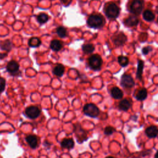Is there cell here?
Wrapping results in <instances>:
<instances>
[{
  "instance_id": "6da1fadb",
  "label": "cell",
  "mask_w": 158,
  "mask_h": 158,
  "mask_svg": "<svg viewBox=\"0 0 158 158\" xmlns=\"http://www.w3.org/2000/svg\"><path fill=\"white\" fill-rule=\"evenodd\" d=\"M105 24V19L100 14L91 15L87 20V25L88 27L98 29L102 28Z\"/></svg>"
},
{
  "instance_id": "7a4b0ae2",
  "label": "cell",
  "mask_w": 158,
  "mask_h": 158,
  "mask_svg": "<svg viewBox=\"0 0 158 158\" xmlns=\"http://www.w3.org/2000/svg\"><path fill=\"white\" fill-rule=\"evenodd\" d=\"M104 12L109 19H116L119 15L120 9L114 3L109 2L105 5Z\"/></svg>"
},
{
  "instance_id": "3957f363",
  "label": "cell",
  "mask_w": 158,
  "mask_h": 158,
  "mask_svg": "<svg viewBox=\"0 0 158 158\" xmlns=\"http://www.w3.org/2000/svg\"><path fill=\"white\" fill-rule=\"evenodd\" d=\"M143 6V0H131L129 5V11L132 14L137 16L142 12Z\"/></svg>"
},
{
  "instance_id": "277c9868",
  "label": "cell",
  "mask_w": 158,
  "mask_h": 158,
  "mask_svg": "<svg viewBox=\"0 0 158 158\" xmlns=\"http://www.w3.org/2000/svg\"><path fill=\"white\" fill-rule=\"evenodd\" d=\"M88 64L93 70H99L101 67L103 60L100 55H93L88 59Z\"/></svg>"
},
{
  "instance_id": "5b68a950",
  "label": "cell",
  "mask_w": 158,
  "mask_h": 158,
  "mask_svg": "<svg viewBox=\"0 0 158 158\" xmlns=\"http://www.w3.org/2000/svg\"><path fill=\"white\" fill-rule=\"evenodd\" d=\"M84 112L85 114L91 117H96L100 114L98 107L95 104L92 103L85 104L84 107Z\"/></svg>"
},
{
  "instance_id": "8992f818",
  "label": "cell",
  "mask_w": 158,
  "mask_h": 158,
  "mask_svg": "<svg viewBox=\"0 0 158 158\" xmlns=\"http://www.w3.org/2000/svg\"><path fill=\"white\" fill-rule=\"evenodd\" d=\"M121 85L124 88H131L134 87L135 82L131 75L128 74H124L121 77Z\"/></svg>"
},
{
  "instance_id": "52a82bcc",
  "label": "cell",
  "mask_w": 158,
  "mask_h": 158,
  "mask_svg": "<svg viewBox=\"0 0 158 158\" xmlns=\"http://www.w3.org/2000/svg\"><path fill=\"white\" fill-rule=\"evenodd\" d=\"M25 114L30 118H36L40 114V110L36 106H30L25 109Z\"/></svg>"
},
{
  "instance_id": "ba28073f",
  "label": "cell",
  "mask_w": 158,
  "mask_h": 158,
  "mask_svg": "<svg viewBox=\"0 0 158 158\" xmlns=\"http://www.w3.org/2000/svg\"><path fill=\"white\" fill-rule=\"evenodd\" d=\"M113 42L116 46H122L127 41V37L124 33L121 32L113 36Z\"/></svg>"
},
{
  "instance_id": "9c48e42d",
  "label": "cell",
  "mask_w": 158,
  "mask_h": 158,
  "mask_svg": "<svg viewBox=\"0 0 158 158\" xmlns=\"http://www.w3.org/2000/svg\"><path fill=\"white\" fill-rule=\"evenodd\" d=\"M139 22V19L138 17L135 15L130 16L124 21V24L127 27H134L136 26Z\"/></svg>"
},
{
  "instance_id": "30bf717a",
  "label": "cell",
  "mask_w": 158,
  "mask_h": 158,
  "mask_svg": "<svg viewBox=\"0 0 158 158\" xmlns=\"http://www.w3.org/2000/svg\"><path fill=\"white\" fill-rule=\"evenodd\" d=\"M6 69L8 72L11 73H16L19 71V64L15 61H9L6 66Z\"/></svg>"
},
{
  "instance_id": "8fae6325",
  "label": "cell",
  "mask_w": 158,
  "mask_h": 158,
  "mask_svg": "<svg viewBox=\"0 0 158 158\" xmlns=\"http://www.w3.org/2000/svg\"><path fill=\"white\" fill-rule=\"evenodd\" d=\"M145 134L146 136L150 138H155L158 135V128L154 126H150L146 129Z\"/></svg>"
},
{
  "instance_id": "7c38bea8",
  "label": "cell",
  "mask_w": 158,
  "mask_h": 158,
  "mask_svg": "<svg viewBox=\"0 0 158 158\" xmlns=\"http://www.w3.org/2000/svg\"><path fill=\"white\" fill-rule=\"evenodd\" d=\"M111 94L112 97L115 100L121 99L124 95L122 91L118 87L112 88L111 92Z\"/></svg>"
},
{
  "instance_id": "4fadbf2b",
  "label": "cell",
  "mask_w": 158,
  "mask_h": 158,
  "mask_svg": "<svg viewBox=\"0 0 158 158\" xmlns=\"http://www.w3.org/2000/svg\"><path fill=\"white\" fill-rule=\"evenodd\" d=\"M132 104L129 100L127 99H124L122 100L118 104V108L120 110L123 111H127L131 107Z\"/></svg>"
},
{
  "instance_id": "5bb4252c",
  "label": "cell",
  "mask_w": 158,
  "mask_h": 158,
  "mask_svg": "<svg viewBox=\"0 0 158 158\" xmlns=\"http://www.w3.org/2000/svg\"><path fill=\"white\" fill-rule=\"evenodd\" d=\"M13 48L12 43L9 40L0 42V48L4 51H10Z\"/></svg>"
},
{
  "instance_id": "9a60e30c",
  "label": "cell",
  "mask_w": 158,
  "mask_h": 158,
  "mask_svg": "<svg viewBox=\"0 0 158 158\" xmlns=\"http://www.w3.org/2000/svg\"><path fill=\"white\" fill-rule=\"evenodd\" d=\"M50 48L54 51H59L62 48V43L58 40H54L50 43Z\"/></svg>"
},
{
  "instance_id": "2e32d148",
  "label": "cell",
  "mask_w": 158,
  "mask_h": 158,
  "mask_svg": "<svg viewBox=\"0 0 158 158\" xmlns=\"http://www.w3.org/2000/svg\"><path fill=\"white\" fill-rule=\"evenodd\" d=\"M26 141L32 148H35L38 145V139L34 135H28L26 138Z\"/></svg>"
},
{
  "instance_id": "e0dca14e",
  "label": "cell",
  "mask_w": 158,
  "mask_h": 158,
  "mask_svg": "<svg viewBox=\"0 0 158 158\" xmlns=\"http://www.w3.org/2000/svg\"><path fill=\"white\" fill-rule=\"evenodd\" d=\"M147 96H148L147 90L146 88H141V90H140L137 92V93L135 96V98L138 101H143L145 99H146Z\"/></svg>"
},
{
  "instance_id": "ac0fdd59",
  "label": "cell",
  "mask_w": 158,
  "mask_h": 158,
  "mask_svg": "<svg viewBox=\"0 0 158 158\" xmlns=\"http://www.w3.org/2000/svg\"><path fill=\"white\" fill-rule=\"evenodd\" d=\"M144 68V62L141 60H139L138 61V67L137 70V78L139 79L140 81L142 80V74L143 70Z\"/></svg>"
},
{
  "instance_id": "d6986e66",
  "label": "cell",
  "mask_w": 158,
  "mask_h": 158,
  "mask_svg": "<svg viewBox=\"0 0 158 158\" xmlns=\"http://www.w3.org/2000/svg\"><path fill=\"white\" fill-rule=\"evenodd\" d=\"M65 71V68L63 65L62 64H58L56 65L55 68L53 69V73L58 77H61Z\"/></svg>"
},
{
  "instance_id": "ffe728a7",
  "label": "cell",
  "mask_w": 158,
  "mask_h": 158,
  "mask_svg": "<svg viewBox=\"0 0 158 158\" xmlns=\"http://www.w3.org/2000/svg\"><path fill=\"white\" fill-rule=\"evenodd\" d=\"M143 17L146 21L151 22L155 18V15L153 14L152 12H151L150 10H145L143 12Z\"/></svg>"
},
{
  "instance_id": "44dd1931",
  "label": "cell",
  "mask_w": 158,
  "mask_h": 158,
  "mask_svg": "<svg viewBox=\"0 0 158 158\" xmlns=\"http://www.w3.org/2000/svg\"><path fill=\"white\" fill-rule=\"evenodd\" d=\"M74 146V142L71 138L64 139L61 143V146L64 148L70 149L72 148Z\"/></svg>"
},
{
  "instance_id": "7402d4cb",
  "label": "cell",
  "mask_w": 158,
  "mask_h": 158,
  "mask_svg": "<svg viewBox=\"0 0 158 158\" xmlns=\"http://www.w3.org/2000/svg\"><path fill=\"white\" fill-rule=\"evenodd\" d=\"M28 45L30 47H38L41 45V40L37 37H32L29 40Z\"/></svg>"
},
{
  "instance_id": "603a6c76",
  "label": "cell",
  "mask_w": 158,
  "mask_h": 158,
  "mask_svg": "<svg viewBox=\"0 0 158 158\" xmlns=\"http://www.w3.org/2000/svg\"><path fill=\"white\" fill-rule=\"evenodd\" d=\"M36 19L38 23H40V24H44L48 22L49 19V17L45 13H41L37 16Z\"/></svg>"
},
{
  "instance_id": "cb8c5ba5",
  "label": "cell",
  "mask_w": 158,
  "mask_h": 158,
  "mask_svg": "<svg viewBox=\"0 0 158 158\" xmlns=\"http://www.w3.org/2000/svg\"><path fill=\"white\" fill-rule=\"evenodd\" d=\"M82 50L85 54H91L95 51V47L92 44H85L82 46Z\"/></svg>"
},
{
  "instance_id": "d4e9b609",
  "label": "cell",
  "mask_w": 158,
  "mask_h": 158,
  "mask_svg": "<svg viewBox=\"0 0 158 158\" xmlns=\"http://www.w3.org/2000/svg\"><path fill=\"white\" fill-rule=\"evenodd\" d=\"M118 62L122 67H126L129 64V60L126 56H120L118 57Z\"/></svg>"
},
{
  "instance_id": "484cf974",
  "label": "cell",
  "mask_w": 158,
  "mask_h": 158,
  "mask_svg": "<svg viewBox=\"0 0 158 158\" xmlns=\"http://www.w3.org/2000/svg\"><path fill=\"white\" fill-rule=\"evenodd\" d=\"M56 33L61 38H64L67 36V30L64 27H59L56 29Z\"/></svg>"
},
{
  "instance_id": "4316f807",
  "label": "cell",
  "mask_w": 158,
  "mask_h": 158,
  "mask_svg": "<svg viewBox=\"0 0 158 158\" xmlns=\"http://www.w3.org/2000/svg\"><path fill=\"white\" fill-rule=\"evenodd\" d=\"M115 132V129L111 126L106 127L104 130V133L106 135H111Z\"/></svg>"
},
{
  "instance_id": "83f0119b",
  "label": "cell",
  "mask_w": 158,
  "mask_h": 158,
  "mask_svg": "<svg viewBox=\"0 0 158 158\" xmlns=\"http://www.w3.org/2000/svg\"><path fill=\"white\" fill-rule=\"evenodd\" d=\"M6 87V81L3 78L0 77V93H2Z\"/></svg>"
},
{
  "instance_id": "f1b7e54d",
  "label": "cell",
  "mask_w": 158,
  "mask_h": 158,
  "mask_svg": "<svg viewBox=\"0 0 158 158\" xmlns=\"http://www.w3.org/2000/svg\"><path fill=\"white\" fill-rule=\"evenodd\" d=\"M152 50V48L151 47H149H149H145L142 49V53H143V55H146L149 52H151Z\"/></svg>"
},
{
  "instance_id": "f546056e",
  "label": "cell",
  "mask_w": 158,
  "mask_h": 158,
  "mask_svg": "<svg viewBox=\"0 0 158 158\" xmlns=\"http://www.w3.org/2000/svg\"><path fill=\"white\" fill-rule=\"evenodd\" d=\"M70 0H61V2L64 3V4H66L68 3V2H69Z\"/></svg>"
},
{
  "instance_id": "4dcf8cb0",
  "label": "cell",
  "mask_w": 158,
  "mask_h": 158,
  "mask_svg": "<svg viewBox=\"0 0 158 158\" xmlns=\"http://www.w3.org/2000/svg\"><path fill=\"white\" fill-rule=\"evenodd\" d=\"M6 56V54H0V59H2V58H4Z\"/></svg>"
},
{
  "instance_id": "1f68e13d",
  "label": "cell",
  "mask_w": 158,
  "mask_h": 158,
  "mask_svg": "<svg viewBox=\"0 0 158 158\" xmlns=\"http://www.w3.org/2000/svg\"><path fill=\"white\" fill-rule=\"evenodd\" d=\"M154 158H158V151L156 152V153L154 155Z\"/></svg>"
},
{
  "instance_id": "d6a6232c",
  "label": "cell",
  "mask_w": 158,
  "mask_h": 158,
  "mask_svg": "<svg viewBox=\"0 0 158 158\" xmlns=\"http://www.w3.org/2000/svg\"><path fill=\"white\" fill-rule=\"evenodd\" d=\"M106 158H114V157H113L112 156H108V157H106Z\"/></svg>"
},
{
  "instance_id": "836d02e7",
  "label": "cell",
  "mask_w": 158,
  "mask_h": 158,
  "mask_svg": "<svg viewBox=\"0 0 158 158\" xmlns=\"http://www.w3.org/2000/svg\"><path fill=\"white\" fill-rule=\"evenodd\" d=\"M157 22H158V17H157Z\"/></svg>"
}]
</instances>
